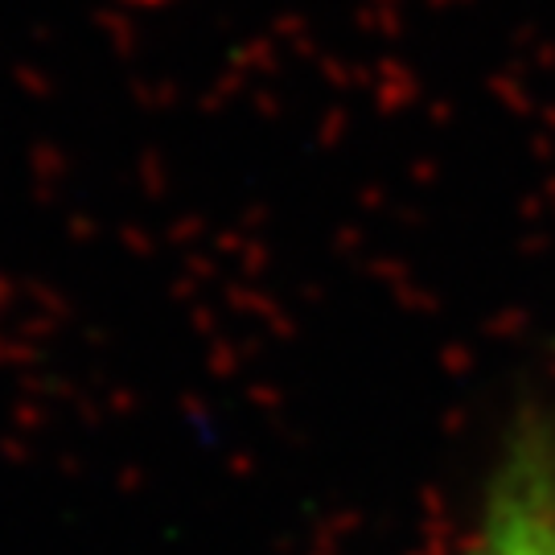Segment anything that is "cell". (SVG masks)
I'll return each instance as SVG.
<instances>
[{"mask_svg":"<svg viewBox=\"0 0 555 555\" xmlns=\"http://www.w3.org/2000/svg\"><path fill=\"white\" fill-rule=\"evenodd\" d=\"M469 555H555V474L547 461H518L490 506Z\"/></svg>","mask_w":555,"mask_h":555,"instance_id":"cell-1","label":"cell"}]
</instances>
